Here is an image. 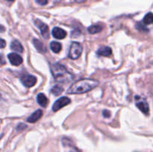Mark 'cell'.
<instances>
[{
	"label": "cell",
	"mask_w": 153,
	"mask_h": 152,
	"mask_svg": "<svg viewBox=\"0 0 153 152\" xmlns=\"http://www.w3.org/2000/svg\"><path fill=\"white\" fill-rule=\"evenodd\" d=\"M99 85V82L94 79H82L70 86L67 90L69 94H82L92 90Z\"/></svg>",
	"instance_id": "cell-1"
},
{
	"label": "cell",
	"mask_w": 153,
	"mask_h": 152,
	"mask_svg": "<svg viewBox=\"0 0 153 152\" xmlns=\"http://www.w3.org/2000/svg\"><path fill=\"white\" fill-rule=\"evenodd\" d=\"M51 72L54 78L57 82L62 83H68L73 80V77L67 69L60 63L51 64Z\"/></svg>",
	"instance_id": "cell-2"
},
{
	"label": "cell",
	"mask_w": 153,
	"mask_h": 152,
	"mask_svg": "<svg viewBox=\"0 0 153 152\" xmlns=\"http://www.w3.org/2000/svg\"><path fill=\"white\" fill-rule=\"evenodd\" d=\"M82 52V46L77 42H73L69 49L68 56L70 59L76 60L79 58Z\"/></svg>",
	"instance_id": "cell-3"
},
{
	"label": "cell",
	"mask_w": 153,
	"mask_h": 152,
	"mask_svg": "<svg viewBox=\"0 0 153 152\" xmlns=\"http://www.w3.org/2000/svg\"><path fill=\"white\" fill-rule=\"evenodd\" d=\"M135 104L137 106V108L140 110L144 114L148 115L149 113V104H148L147 101H146V99L142 97L137 95L135 96Z\"/></svg>",
	"instance_id": "cell-4"
},
{
	"label": "cell",
	"mask_w": 153,
	"mask_h": 152,
	"mask_svg": "<svg viewBox=\"0 0 153 152\" xmlns=\"http://www.w3.org/2000/svg\"><path fill=\"white\" fill-rule=\"evenodd\" d=\"M70 99L67 97H61L59 99L57 100L55 102V104H53V107H52V110L54 112H57L58 110H61V108H63L64 107H65L66 105L69 104L70 103Z\"/></svg>",
	"instance_id": "cell-5"
},
{
	"label": "cell",
	"mask_w": 153,
	"mask_h": 152,
	"mask_svg": "<svg viewBox=\"0 0 153 152\" xmlns=\"http://www.w3.org/2000/svg\"><path fill=\"white\" fill-rule=\"evenodd\" d=\"M35 25H37V28L40 29V32H41L42 36L44 39H48L49 37V27L46 24L43 23L39 19H37L35 21Z\"/></svg>",
	"instance_id": "cell-6"
},
{
	"label": "cell",
	"mask_w": 153,
	"mask_h": 152,
	"mask_svg": "<svg viewBox=\"0 0 153 152\" xmlns=\"http://www.w3.org/2000/svg\"><path fill=\"white\" fill-rule=\"evenodd\" d=\"M20 80L23 85L26 87H31L34 86L37 81V78L34 76L31 75H23L20 77Z\"/></svg>",
	"instance_id": "cell-7"
},
{
	"label": "cell",
	"mask_w": 153,
	"mask_h": 152,
	"mask_svg": "<svg viewBox=\"0 0 153 152\" xmlns=\"http://www.w3.org/2000/svg\"><path fill=\"white\" fill-rule=\"evenodd\" d=\"M7 58H8L10 63L13 66H19L22 63V57L16 53L9 54Z\"/></svg>",
	"instance_id": "cell-8"
},
{
	"label": "cell",
	"mask_w": 153,
	"mask_h": 152,
	"mask_svg": "<svg viewBox=\"0 0 153 152\" xmlns=\"http://www.w3.org/2000/svg\"><path fill=\"white\" fill-rule=\"evenodd\" d=\"M52 33L53 37L55 39H58V40H62V39H64L67 36V32L64 30H63L62 28H58V27L54 28L52 29Z\"/></svg>",
	"instance_id": "cell-9"
},
{
	"label": "cell",
	"mask_w": 153,
	"mask_h": 152,
	"mask_svg": "<svg viewBox=\"0 0 153 152\" xmlns=\"http://www.w3.org/2000/svg\"><path fill=\"white\" fill-rule=\"evenodd\" d=\"M42 116H43V111L41 110H37L27 119V121L30 123H34V122H37L42 117Z\"/></svg>",
	"instance_id": "cell-10"
},
{
	"label": "cell",
	"mask_w": 153,
	"mask_h": 152,
	"mask_svg": "<svg viewBox=\"0 0 153 152\" xmlns=\"http://www.w3.org/2000/svg\"><path fill=\"white\" fill-rule=\"evenodd\" d=\"M112 53V50L110 47L108 46H102L100 47L97 51V55H101V56L108 57L110 56Z\"/></svg>",
	"instance_id": "cell-11"
},
{
	"label": "cell",
	"mask_w": 153,
	"mask_h": 152,
	"mask_svg": "<svg viewBox=\"0 0 153 152\" xmlns=\"http://www.w3.org/2000/svg\"><path fill=\"white\" fill-rule=\"evenodd\" d=\"M33 44H34V46H35V48L38 52H41V53H45L46 52V46H44V44L42 42H40L37 39H34L33 40Z\"/></svg>",
	"instance_id": "cell-12"
},
{
	"label": "cell",
	"mask_w": 153,
	"mask_h": 152,
	"mask_svg": "<svg viewBox=\"0 0 153 152\" xmlns=\"http://www.w3.org/2000/svg\"><path fill=\"white\" fill-rule=\"evenodd\" d=\"M37 103L43 107H46L48 104V99L43 93H39L37 96Z\"/></svg>",
	"instance_id": "cell-13"
},
{
	"label": "cell",
	"mask_w": 153,
	"mask_h": 152,
	"mask_svg": "<svg viewBox=\"0 0 153 152\" xmlns=\"http://www.w3.org/2000/svg\"><path fill=\"white\" fill-rule=\"evenodd\" d=\"M10 49L16 52H23V47H22V44H21L18 40H13V41L10 43Z\"/></svg>",
	"instance_id": "cell-14"
},
{
	"label": "cell",
	"mask_w": 153,
	"mask_h": 152,
	"mask_svg": "<svg viewBox=\"0 0 153 152\" xmlns=\"http://www.w3.org/2000/svg\"><path fill=\"white\" fill-rule=\"evenodd\" d=\"M50 49L55 53H58L61 50V44L58 42L53 41L50 43Z\"/></svg>",
	"instance_id": "cell-15"
},
{
	"label": "cell",
	"mask_w": 153,
	"mask_h": 152,
	"mask_svg": "<svg viewBox=\"0 0 153 152\" xmlns=\"http://www.w3.org/2000/svg\"><path fill=\"white\" fill-rule=\"evenodd\" d=\"M64 91V88L59 84H56L55 86H53V87L51 89V92L53 93L55 96H58V95H61V93Z\"/></svg>",
	"instance_id": "cell-16"
},
{
	"label": "cell",
	"mask_w": 153,
	"mask_h": 152,
	"mask_svg": "<svg viewBox=\"0 0 153 152\" xmlns=\"http://www.w3.org/2000/svg\"><path fill=\"white\" fill-rule=\"evenodd\" d=\"M102 28L101 25H93L88 28V31L91 34H97V33L100 32L102 31Z\"/></svg>",
	"instance_id": "cell-17"
},
{
	"label": "cell",
	"mask_w": 153,
	"mask_h": 152,
	"mask_svg": "<svg viewBox=\"0 0 153 152\" xmlns=\"http://www.w3.org/2000/svg\"><path fill=\"white\" fill-rule=\"evenodd\" d=\"M143 22L145 25H150L153 23V13H148L143 18Z\"/></svg>",
	"instance_id": "cell-18"
},
{
	"label": "cell",
	"mask_w": 153,
	"mask_h": 152,
	"mask_svg": "<svg viewBox=\"0 0 153 152\" xmlns=\"http://www.w3.org/2000/svg\"><path fill=\"white\" fill-rule=\"evenodd\" d=\"M144 25H145L144 23L143 24L141 23V22H138V23H137V25H136V28H137L138 30H140V31H148L149 30H148V28H146Z\"/></svg>",
	"instance_id": "cell-19"
},
{
	"label": "cell",
	"mask_w": 153,
	"mask_h": 152,
	"mask_svg": "<svg viewBox=\"0 0 153 152\" xmlns=\"http://www.w3.org/2000/svg\"><path fill=\"white\" fill-rule=\"evenodd\" d=\"M35 1L40 5H46L48 3V0H35Z\"/></svg>",
	"instance_id": "cell-20"
},
{
	"label": "cell",
	"mask_w": 153,
	"mask_h": 152,
	"mask_svg": "<svg viewBox=\"0 0 153 152\" xmlns=\"http://www.w3.org/2000/svg\"><path fill=\"white\" fill-rule=\"evenodd\" d=\"M5 46H6L5 40L0 38V49H3V48L5 47Z\"/></svg>",
	"instance_id": "cell-21"
},
{
	"label": "cell",
	"mask_w": 153,
	"mask_h": 152,
	"mask_svg": "<svg viewBox=\"0 0 153 152\" xmlns=\"http://www.w3.org/2000/svg\"><path fill=\"white\" fill-rule=\"evenodd\" d=\"M103 116H104L105 118H109L111 116L110 112L107 111V110H104V111H103Z\"/></svg>",
	"instance_id": "cell-22"
},
{
	"label": "cell",
	"mask_w": 153,
	"mask_h": 152,
	"mask_svg": "<svg viewBox=\"0 0 153 152\" xmlns=\"http://www.w3.org/2000/svg\"><path fill=\"white\" fill-rule=\"evenodd\" d=\"M25 128H26V125H22V123H21V125H19V126L17 127V129L22 131V130H23Z\"/></svg>",
	"instance_id": "cell-23"
},
{
	"label": "cell",
	"mask_w": 153,
	"mask_h": 152,
	"mask_svg": "<svg viewBox=\"0 0 153 152\" xmlns=\"http://www.w3.org/2000/svg\"><path fill=\"white\" fill-rule=\"evenodd\" d=\"M69 152H81V151L79 150H78L77 148H72Z\"/></svg>",
	"instance_id": "cell-24"
},
{
	"label": "cell",
	"mask_w": 153,
	"mask_h": 152,
	"mask_svg": "<svg viewBox=\"0 0 153 152\" xmlns=\"http://www.w3.org/2000/svg\"><path fill=\"white\" fill-rule=\"evenodd\" d=\"M85 1L87 0H75V1H76L77 3H82V2H85Z\"/></svg>",
	"instance_id": "cell-25"
},
{
	"label": "cell",
	"mask_w": 153,
	"mask_h": 152,
	"mask_svg": "<svg viewBox=\"0 0 153 152\" xmlns=\"http://www.w3.org/2000/svg\"><path fill=\"white\" fill-rule=\"evenodd\" d=\"M4 31V28L2 26V25H0V32H2V31Z\"/></svg>",
	"instance_id": "cell-26"
},
{
	"label": "cell",
	"mask_w": 153,
	"mask_h": 152,
	"mask_svg": "<svg viewBox=\"0 0 153 152\" xmlns=\"http://www.w3.org/2000/svg\"><path fill=\"white\" fill-rule=\"evenodd\" d=\"M52 1H53L54 2H60V1H61L62 0H52Z\"/></svg>",
	"instance_id": "cell-27"
},
{
	"label": "cell",
	"mask_w": 153,
	"mask_h": 152,
	"mask_svg": "<svg viewBox=\"0 0 153 152\" xmlns=\"http://www.w3.org/2000/svg\"><path fill=\"white\" fill-rule=\"evenodd\" d=\"M7 1H14V0H7Z\"/></svg>",
	"instance_id": "cell-28"
}]
</instances>
